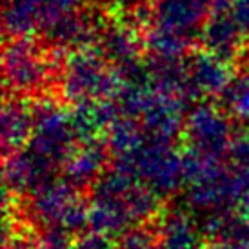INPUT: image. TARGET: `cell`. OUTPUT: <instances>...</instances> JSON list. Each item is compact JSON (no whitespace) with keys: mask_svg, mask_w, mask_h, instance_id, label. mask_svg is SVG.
I'll return each mask as SVG.
<instances>
[{"mask_svg":"<svg viewBox=\"0 0 249 249\" xmlns=\"http://www.w3.org/2000/svg\"><path fill=\"white\" fill-rule=\"evenodd\" d=\"M64 95L78 104L107 100L118 89L122 80L118 73H111L104 56L98 51H78L66 62L62 70Z\"/></svg>","mask_w":249,"mask_h":249,"instance_id":"cell-1","label":"cell"},{"mask_svg":"<svg viewBox=\"0 0 249 249\" xmlns=\"http://www.w3.org/2000/svg\"><path fill=\"white\" fill-rule=\"evenodd\" d=\"M186 131L191 153L209 162H214L222 153L229 151L235 139L228 117L209 106H200L189 115Z\"/></svg>","mask_w":249,"mask_h":249,"instance_id":"cell-2","label":"cell"},{"mask_svg":"<svg viewBox=\"0 0 249 249\" xmlns=\"http://www.w3.org/2000/svg\"><path fill=\"white\" fill-rule=\"evenodd\" d=\"M68 182H49L38 189L31 202V218L49 224L78 228L89 218V211Z\"/></svg>","mask_w":249,"mask_h":249,"instance_id":"cell-3","label":"cell"},{"mask_svg":"<svg viewBox=\"0 0 249 249\" xmlns=\"http://www.w3.org/2000/svg\"><path fill=\"white\" fill-rule=\"evenodd\" d=\"M6 82L17 93H33L48 80L49 66L35 44L15 40L4 53Z\"/></svg>","mask_w":249,"mask_h":249,"instance_id":"cell-4","label":"cell"},{"mask_svg":"<svg viewBox=\"0 0 249 249\" xmlns=\"http://www.w3.org/2000/svg\"><path fill=\"white\" fill-rule=\"evenodd\" d=\"M55 164L33 147L11 155L6 164V184L13 193L38 191L51 182Z\"/></svg>","mask_w":249,"mask_h":249,"instance_id":"cell-5","label":"cell"},{"mask_svg":"<svg viewBox=\"0 0 249 249\" xmlns=\"http://www.w3.org/2000/svg\"><path fill=\"white\" fill-rule=\"evenodd\" d=\"M209 11V0H157L155 7L159 28L169 29L189 40L208 24Z\"/></svg>","mask_w":249,"mask_h":249,"instance_id":"cell-6","label":"cell"},{"mask_svg":"<svg viewBox=\"0 0 249 249\" xmlns=\"http://www.w3.org/2000/svg\"><path fill=\"white\" fill-rule=\"evenodd\" d=\"M187 97L198 95H224L231 84L226 62L211 53H196L186 64Z\"/></svg>","mask_w":249,"mask_h":249,"instance_id":"cell-7","label":"cell"},{"mask_svg":"<svg viewBox=\"0 0 249 249\" xmlns=\"http://www.w3.org/2000/svg\"><path fill=\"white\" fill-rule=\"evenodd\" d=\"M44 33L49 46L64 49V51L75 49L78 53V51H84V48L95 36V26L91 24L88 15L73 9L46 26Z\"/></svg>","mask_w":249,"mask_h":249,"instance_id":"cell-8","label":"cell"},{"mask_svg":"<svg viewBox=\"0 0 249 249\" xmlns=\"http://www.w3.org/2000/svg\"><path fill=\"white\" fill-rule=\"evenodd\" d=\"M242 29L231 13H216L208 20L202 29V38L208 53L218 56L220 60H229L236 55L242 42Z\"/></svg>","mask_w":249,"mask_h":249,"instance_id":"cell-9","label":"cell"},{"mask_svg":"<svg viewBox=\"0 0 249 249\" xmlns=\"http://www.w3.org/2000/svg\"><path fill=\"white\" fill-rule=\"evenodd\" d=\"M139 38L131 26L113 24L106 26L100 33V49L98 53L104 56L106 62H113L122 70L125 66L139 62Z\"/></svg>","mask_w":249,"mask_h":249,"instance_id":"cell-10","label":"cell"},{"mask_svg":"<svg viewBox=\"0 0 249 249\" xmlns=\"http://www.w3.org/2000/svg\"><path fill=\"white\" fill-rule=\"evenodd\" d=\"M107 159V149L104 144L88 142L82 149L71 155L66 167V182L75 189L91 186L93 182L100 180L104 162Z\"/></svg>","mask_w":249,"mask_h":249,"instance_id":"cell-11","label":"cell"},{"mask_svg":"<svg viewBox=\"0 0 249 249\" xmlns=\"http://www.w3.org/2000/svg\"><path fill=\"white\" fill-rule=\"evenodd\" d=\"M33 109L20 100L6 102L2 113V140L6 151H20V147L33 137Z\"/></svg>","mask_w":249,"mask_h":249,"instance_id":"cell-12","label":"cell"},{"mask_svg":"<svg viewBox=\"0 0 249 249\" xmlns=\"http://www.w3.org/2000/svg\"><path fill=\"white\" fill-rule=\"evenodd\" d=\"M6 31L15 36L28 35L40 26L44 29V17L36 0H7L4 15Z\"/></svg>","mask_w":249,"mask_h":249,"instance_id":"cell-13","label":"cell"},{"mask_svg":"<svg viewBox=\"0 0 249 249\" xmlns=\"http://www.w3.org/2000/svg\"><path fill=\"white\" fill-rule=\"evenodd\" d=\"M142 129L129 118H120L109 127V149L118 160L131 157L142 147Z\"/></svg>","mask_w":249,"mask_h":249,"instance_id":"cell-14","label":"cell"},{"mask_svg":"<svg viewBox=\"0 0 249 249\" xmlns=\"http://www.w3.org/2000/svg\"><path fill=\"white\" fill-rule=\"evenodd\" d=\"M222 97L226 98V106L233 115L249 118V73L233 78Z\"/></svg>","mask_w":249,"mask_h":249,"instance_id":"cell-15","label":"cell"},{"mask_svg":"<svg viewBox=\"0 0 249 249\" xmlns=\"http://www.w3.org/2000/svg\"><path fill=\"white\" fill-rule=\"evenodd\" d=\"M229 155L235 166H238L244 171H249V133L236 135L231 142Z\"/></svg>","mask_w":249,"mask_h":249,"instance_id":"cell-16","label":"cell"},{"mask_svg":"<svg viewBox=\"0 0 249 249\" xmlns=\"http://www.w3.org/2000/svg\"><path fill=\"white\" fill-rule=\"evenodd\" d=\"M231 11L240 29L244 33H249V0H233Z\"/></svg>","mask_w":249,"mask_h":249,"instance_id":"cell-17","label":"cell"},{"mask_svg":"<svg viewBox=\"0 0 249 249\" xmlns=\"http://www.w3.org/2000/svg\"><path fill=\"white\" fill-rule=\"evenodd\" d=\"M89 2L98 7H106V9H115V7H133V9H137L144 4V0H89Z\"/></svg>","mask_w":249,"mask_h":249,"instance_id":"cell-18","label":"cell"}]
</instances>
